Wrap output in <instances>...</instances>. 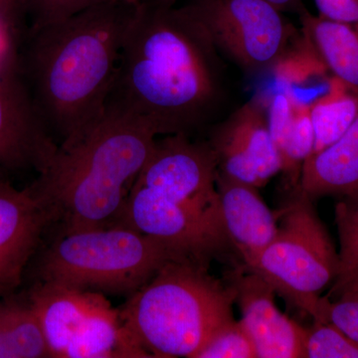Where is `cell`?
<instances>
[{
  "instance_id": "cell-1",
  "label": "cell",
  "mask_w": 358,
  "mask_h": 358,
  "mask_svg": "<svg viewBox=\"0 0 358 358\" xmlns=\"http://www.w3.org/2000/svg\"><path fill=\"white\" fill-rule=\"evenodd\" d=\"M223 74L222 56L192 13L143 0L127 32L105 112L143 120L160 136H192L217 115Z\"/></svg>"
},
{
  "instance_id": "cell-2",
  "label": "cell",
  "mask_w": 358,
  "mask_h": 358,
  "mask_svg": "<svg viewBox=\"0 0 358 358\" xmlns=\"http://www.w3.org/2000/svg\"><path fill=\"white\" fill-rule=\"evenodd\" d=\"M138 6L107 0L23 32L21 77L35 114L58 147L77 140L103 117Z\"/></svg>"
},
{
  "instance_id": "cell-3",
  "label": "cell",
  "mask_w": 358,
  "mask_h": 358,
  "mask_svg": "<svg viewBox=\"0 0 358 358\" xmlns=\"http://www.w3.org/2000/svg\"><path fill=\"white\" fill-rule=\"evenodd\" d=\"M159 136L143 120L105 112L77 140L58 147L30 187L62 233L119 225Z\"/></svg>"
},
{
  "instance_id": "cell-4",
  "label": "cell",
  "mask_w": 358,
  "mask_h": 358,
  "mask_svg": "<svg viewBox=\"0 0 358 358\" xmlns=\"http://www.w3.org/2000/svg\"><path fill=\"white\" fill-rule=\"evenodd\" d=\"M192 257L164 264L120 308L150 357L195 358L221 327L234 320L236 289Z\"/></svg>"
},
{
  "instance_id": "cell-5",
  "label": "cell",
  "mask_w": 358,
  "mask_h": 358,
  "mask_svg": "<svg viewBox=\"0 0 358 358\" xmlns=\"http://www.w3.org/2000/svg\"><path fill=\"white\" fill-rule=\"evenodd\" d=\"M182 257L190 256L124 224L61 233L42 256L39 281L131 296L164 264Z\"/></svg>"
},
{
  "instance_id": "cell-6",
  "label": "cell",
  "mask_w": 358,
  "mask_h": 358,
  "mask_svg": "<svg viewBox=\"0 0 358 358\" xmlns=\"http://www.w3.org/2000/svg\"><path fill=\"white\" fill-rule=\"evenodd\" d=\"M294 192V199L279 212L281 222L274 239L245 267L261 275L275 293L315 322H320V293L338 277V251L313 200Z\"/></svg>"
},
{
  "instance_id": "cell-7",
  "label": "cell",
  "mask_w": 358,
  "mask_h": 358,
  "mask_svg": "<svg viewBox=\"0 0 358 358\" xmlns=\"http://www.w3.org/2000/svg\"><path fill=\"white\" fill-rule=\"evenodd\" d=\"M182 6L201 23L222 58L245 74L275 69L301 36L266 0H187Z\"/></svg>"
},
{
  "instance_id": "cell-8",
  "label": "cell",
  "mask_w": 358,
  "mask_h": 358,
  "mask_svg": "<svg viewBox=\"0 0 358 358\" xmlns=\"http://www.w3.org/2000/svg\"><path fill=\"white\" fill-rule=\"evenodd\" d=\"M217 173V159L209 143L192 141L187 134H166L157 138L134 185L159 193L223 227Z\"/></svg>"
},
{
  "instance_id": "cell-9",
  "label": "cell",
  "mask_w": 358,
  "mask_h": 358,
  "mask_svg": "<svg viewBox=\"0 0 358 358\" xmlns=\"http://www.w3.org/2000/svg\"><path fill=\"white\" fill-rule=\"evenodd\" d=\"M121 224L207 263L231 246L220 224L138 185L131 187Z\"/></svg>"
},
{
  "instance_id": "cell-10",
  "label": "cell",
  "mask_w": 358,
  "mask_h": 358,
  "mask_svg": "<svg viewBox=\"0 0 358 358\" xmlns=\"http://www.w3.org/2000/svg\"><path fill=\"white\" fill-rule=\"evenodd\" d=\"M209 145L217 159L218 173L263 187L282 171V160L268 128V108L252 99L212 133Z\"/></svg>"
},
{
  "instance_id": "cell-11",
  "label": "cell",
  "mask_w": 358,
  "mask_h": 358,
  "mask_svg": "<svg viewBox=\"0 0 358 358\" xmlns=\"http://www.w3.org/2000/svg\"><path fill=\"white\" fill-rule=\"evenodd\" d=\"M57 148L35 114L20 62H0V169L41 173Z\"/></svg>"
},
{
  "instance_id": "cell-12",
  "label": "cell",
  "mask_w": 358,
  "mask_h": 358,
  "mask_svg": "<svg viewBox=\"0 0 358 358\" xmlns=\"http://www.w3.org/2000/svg\"><path fill=\"white\" fill-rule=\"evenodd\" d=\"M50 218L32 188L16 189L0 174V299L13 294Z\"/></svg>"
},
{
  "instance_id": "cell-13",
  "label": "cell",
  "mask_w": 358,
  "mask_h": 358,
  "mask_svg": "<svg viewBox=\"0 0 358 358\" xmlns=\"http://www.w3.org/2000/svg\"><path fill=\"white\" fill-rule=\"evenodd\" d=\"M229 282L236 289L241 322L253 343L257 358H305V327L278 308L275 289L246 267L231 272Z\"/></svg>"
},
{
  "instance_id": "cell-14",
  "label": "cell",
  "mask_w": 358,
  "mask_h": 358,
  "mask_svg": "<svg viewBox=\"0 0 358 358\" xmlns=\"http://www.w3.org/2000/svg\"><path fill=\"white\" fill-rule=\"evenodd\" d=\"M28 301L38 319L49 357L69 358L94 315L108 300L96 292L39 281Z\"/></svg>"
},
{
  "instance_id": "cell-15",
  "label": "cell",
  "mask_w": 358,
  "mask_h": 358,
  "mask_svg": "<svg viewBox=\"0 0 358 358\" xmlns=\"http://www.w3.org/2000/svg\"><path fill=\"white\" fill-rule=\"evenodd\" d=\"M216 186L223 227L245 266L259 256L277 234V215L261 199L258 188L217 173Z\"/></svg>"
},
{
  "instance_id": "cell-16",
  "label": "cell",
  "mask_w": 358,
  "mask_h": 358,
  "mask_svg": "<svg viewBox=\"0 0 358 358\" xmlns=\"http://www.w3.org/2000/svg\"><path fill=\"white\" fill-rule=\"evenodd\" d=\"M294 192L312 200L358 192V114L338 141L308 157Z\"/></svg>"
},
{
  "instance_id": "cell-17",
  "label": "cell",
  "mask_w": 358,
  "mask_h": 358,
  "mask_svg": "<svg viewBox=\"0 0 358 358\" xmlns=\"http://www.w3.org/2000/svg\"><path fill=\"white\" fill-rule=\"evenodd\" d=\"M268 117L271 136L281 157L282 173L294 190L315 147L310 105L296 102L291 94H277L268 106Z\"/></svg>"
},
{
  "instance_id": "cell-18",
  "label": "cell",
  "mask_w": 358,
  "mask_h": 358,
  "mask_svg": "<svg viewBox=\"0 0 358 358\" xmlns=\"http://www.w3.org/2000/svg\"><path fill=\"white\" fill-rule=\"evenodd\" d=\"M298 15L303 38L327 70L358 92L357 26L313 15L307 8Z\"/></svg>"
},
{
  "instance_id": "cell-19",
  "label": "cell",
  "mask_w": 358,
  "mask_h": 358,
  "mask_svg": "<svg viewBox=\"0 0 358 358\" xmlns=\"http://www.w3.org/2000/svg\"><path fill=\"white\" fill-rule=\"evenodd\" d=\"M41 357L48 348L29 301H0V358Z\"/></svg>"
},
{
  "instance_id": "cell-20",
  "label": "cell",
  "mask_w": 358,
  "mask_h": 358,
  "mask_svg": "<svg viewBox=\"0 0 358 358\" xmlns=\"http://www.w3.org/2000/svg\"><path fill=\"white\" fill-rule=\"evenodd\" d=\"M310 107L315 131L313 155L338 141L352 124L358 114V92L333 77L329 91Z\"/></svg>"
},
{
  "instance_id": "cell-21",
  "label": "cell",
  "mask_w": 358,
  "mask_h": 358,
  "mask_svg": "<svg viewBox=\"0 0 358 358\" xmlns=\"http://www.w3.org/2000/svg\"><path fill=\"white\" fill-rule=\"evenodd\" d=\"M334 220L339 238V271L327 296L358 286V192L336 205Z\"/></svg>"
},
{
  "instance_id": "cell-22",
  "label": "cell",
  "mask_w": 358,
  "mask_h": 358,
  "mask_svg": "<svg viewBox=\"0 0 358 358\" xmlns=\"http://www.w3.org/2000/svg\"><path fill=\"white\" fill-rule=\"evenodd\" d=\"M305 358H358V343L329 322L305 327Z\"/></svg>"
},
{
  "instance_id": "cell-23",
  "label": "cell",
  "mask_w": 358,
  "mask_h": 358,
  "mask_svg": "<svg viewBox=\"0 0 358 358\" xmlns=\"http://www.w3.org/2000/svg\"><path fill=\"white\" fill-rule=\"evenodd\" d=\"M195 358H257V352L241 320L221 327Z\"/></svg>"
},
{
  "instance_id": "cell-24",
  "label": "cell",
  "mask_w": 358,
  "mask_h": 358,
  "mask_svg": "<svg viewBox=\"0 0 358 358\" xmlns=\"http://www.w3.org/2000/svg\"><path fill=\"white\" fill-rule=\"evenodd\" d=\"M320 322H329L358 343V286L322 296Z\"/></svg>"
},
{
  "instance_id": "cell-25",
  "label": "cell",
  "mask_w": 358,
  "mask_h": 358,
  "mask_svg": "<svg viewBox=\"0 0 358 358\" xmlns=\"http://www.w3.org/2000/svg\"><path fill=\"white\" fill-rule=\"evenodd\" d=\"M107 0H27V27H41L67 20Z\"/></svg>"
},
{
  "instance_id": "cell-26",
  "label": "cell",
  "mask_w": 358,
  "mask_h": 358,
  "mask_svg": "<svg viewBox=\"0 0 358 358\" xmlns=\"http://www.w3.org/2000/svg\"><path fill=\"white\" fill-rule=\"evenodd\" d=\"M320 15L358 27V0H313Z\"/></svg>"
},
{
  "instance_id": "cell-27",
  "label": "cell",
  "mask_w": 358,
  "mask_h": 358,
  "mask_svg": "<svg viewBox=\"0 0 358 358\" xmlns=\"http://www.w3.org/2000/svg\"><path fill=\"white\" fill-rule=\"evenodd\" d=\"M22 34L0 17V62L13 63L20 61Z\"/></svg>"
},
{
  "instance_id": "cell-28",
  "label": "cell",
  "mask_w": 358,
  "mask_h": 358,
  "mask_svg": "<svg viewBox=\"0 0 358 358\" xmlns=\"http://www.w3.org/2000/svg\"><path fill=\"white\" fill-rule=\"evenodd\" d=\"M0 17L16 31L27 28V0H0Z\"/></svg>"
},
{
  "instance_id": "cell-29",
  "label": "cell",
  "mask_w": 358,
  "mask_h": 358,
  "mask_svg": "<svg viewBox=\"0 0 358 358\" xmlns=\"http://www.w3.org/2000/svg\"><path fill=\"white\" fill-rule=\"evenodd\" d=\"M268 3L274 6L275 8L279 9L282 13H292L299 14L303 9L306 8L303 6V0H266Z\"/></svg>"
},
{
  "instance_id": "cell-30",
  "label": "cell",
  "mask_w": 358,
  "mask_h": 358,
  "mask_svg": "<svg viewBox=\"0 0 358 358\" xmlns=\"http://www.w3.org/2000/svg\"><path fill=\"white\" fill-rule=\"evenodd\" d=\"M152 1L157 2V3L162 4L166 6H176L180 0H152Z\"/></svg>"
},
{
  "instance_id": "cell-31",
  "label": "cell",
  "mask_w": 358,
  "mask_h": 358,
  "mask_svg": "<svg viewBox=\"0 0 358 358\" xmlns=\"http://www.w3.org/2000/svg\"><path fill=\"white\" fill-rule=\"evenodd\" d=\"M121 1L128 2V3L134 4V6H140L143 0H121Z\"/></svg>"
},
{
  "instance_id": "cell-32",
  "label": "cell",
  "mask_w": 358,
  "mask_h": 358,
  "mask_svg": "<svg viewBox=\"0 0 358 358\" xmlns=\"http://www.w3.org/2000/svg\"><path fill=\"white\" fill-rule=\"evenodd\" d=\"M2 173H4V171H2V169H0V174H2Z\"/></svg>"
}]
</instances>
